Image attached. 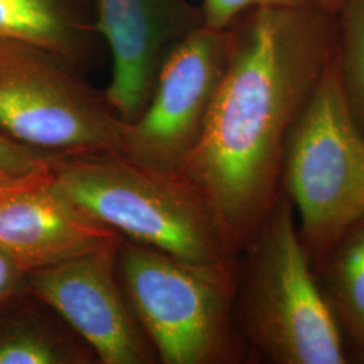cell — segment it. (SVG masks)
<instances>
[{
  "label": "cell",
  "mask_w": 364,
  "mask_h": 364,
  "mask_svg": "<svg viewBox=\"0 0 364 364\" xmlns=\"http://www.w3.org/2000/svg\"><path fill=\"white\" fill-rule=\"evenodd\" d=\"M326 16L321 9H259L228 27V63L180 174L234 257L278 200L290 134L336 50Z\"/></svg>",
  "instance_id": "cell-1"
},
{
  "label": "cell",
  "mask_w": 364,
  "mask_h": 364,
  "mask_svg": "<svg viewBox=\"0 0 364 364\" xmlns=\"http://www.w3.org/2000/svg\"><path fill=\"white\" fill-rule=\"evenodd\" d=\"M53 183L77 207L130 242L180 259H234L210 209L180 173L123 154L58 156Z\"/></svg>",
  "instance_id": "cell-2"
},
{
  "label": "cell",
  "mask_w": 364,
  "mask_h": 364,
  "mask_svg": "<svg viewBox=\"0 0 364 364\" xmlns=\"http://www.w3.org/2000/svg\"><path fill=\"white\" fill-rule=\"evenodd\" d=\"M246 248L242 323L257 350L278 364L348 363L343 326L282 191Z\"/></svg>",
  "instance_id": "cell-3"
},
{
  "label": "cell",
  "mask_w": 364,
  "mask_h": 364,
  "mask_svg": "<svg viewBox=\"0 0 364 364\" xmlns=\"http://www.w3.org/2000/svg\"><path fill=\"white\" fill-rule=\"evenodd\" d=\"M281 191L297 213L317 273L338 240L364 220V134L347 100L338 49L290 134Z\"/></svg>",
  "instance_id": "cell-4"
},
{
  "label": "cell",
  "mask_w": 364,
  "mask_h": 364,
  "mask_svg": "<svg viewBox=\"0 0 364 364\" xmlns=\"http://www.w3.org/2000/svg\"><path fill=\"white\" fill-rule=\"evenodd\" d=\"M234 262H189L122 239L117 277L162 363H227L237 358Z\"/></svg>",
  "instance_id": "cell-5"
},
{
  "label": "cell",
  "mask_w": 364,
  "mask_h": 364,
  "mask_svg": "<svg viewBox=\"0 0 364 364\" xmlns=\"http://www.w3.org/2000/svg\"><path fill=\"white\" fill-rule=\"evenodd\" d=\"M80 66L0 39V134L52 156L122 154L126 122Z\"/></svg>",
  "instance_id": "cell-6"
},
{
  "label": "cell",
  "mask_w": 364,
  "mask_h": 364,
  "mask_svg": "<svg viewBox=\"0 0 364 364\" xmlns=\"http://www.w3.org/2000/svg\"><path fill=\"white\" fill-rule=\"evenodd\" d=\"M231 48L230 30L196 27L165 54L142 114L126 122L122 154L180 173L204 130Z\"/></svg>",
  "instance_id": "cell-7"
},
{
  "label": "cell",
  "mask_w": 364,
  "mask_h": 364,
  "mask_svg": "<svg viewBox=\"0 0 364 364\" xmlns=\"http://www.w3.org/2000/svg\"><path fill=\"white\" fill-rule=\"evenodd\" d=\"M122 239L76 259L28 272L25 293L58 314L99 363H153L154 350L117 277Z\"/></svg>",
  "instance_id": "cell-8"
},
{
  "label": "cell",
  "mask_w": 364,
  "mask_h": 364,
  "mask_svg": "<svg viewBox=\"0 0 364 364\" xmlns=\"http://www.w3.org/2000/svg\"><path fill=\"white\" fill-rule=\"evenodd\" d=\"M201 25L191 0H97V26L112 57L105 97L124 122L142 114L171 45Z\"/></svg>",
  "instance_id": "cell-9"
},
{
  "label": "cell",
  "mask_w": 364,
  "mask_h": 364,
  "mask_svg": "<svg viewBox=\"0 0 364 364\" xmlns=\"http://www.w3.org/2000/svg\"><path fill=\"white\" fill-rule=\"evenodd\" d=\"M122 236L93 219L52 177L0 203V247L33 272L88 255Z\"/></svg>",
  "instance_id": "cell-10"
},
{
  "label": "cell",
  "mask_w": 364,
  "mask_h": 364,
  "mask_svg": "<svg viewBox=\"0 0 364 364\" xmlns=\"http://www.w3.org/2000/svg\"><path fill=\"white\" fill-rule=\"evenodd\" d=\"M0 39L57 53L85 69L105 46L97 26V0H0Z\"/></svg>",
  "instance_id": "cell-11"
},
{
  "label": "cell",
  "mask_w": 364,
  "mask_h": 364,
  "mask_svg": "<svg viewBox=\"0 0 364 364\" xmlns=\"http://www.w3.org/2000/svg\"><path fill=\"white\" fill-rule=\"evenodd\" d=\"M25 294V293H23ZM21 294L0 311V364H91L95 352L50 308Z\"/></svg>",
  "instance_id": "cell-12"
},
{
  "label": "cell",
  "mask_w": 364,
  "mask_h": 364,
  "mask_svg": "<svg viewBox=\"0 0 364 364\" xmlns=\"http://www.w3.org/2000/svg\"><path fill=\"white\" fill-rule=\"evenodd\" d=\"M343 331L350 335L358 358L364 356V220L332 248L317 270Z\"/></svg>",
  "instance_id": "cell-13"
},
{
  "label": "cell",
  "mask_w": 364,
  "mask_h": 364,
  "mask_svg": "<svg viewBox=\"0 0 364 364\" xmlns=\"http://www.w3.org/2000/svg\"><path fill=\"white\" fill-rule=\"evenodd\" d=\"M338 65L352 115L364 134V0H346Z\"/></svg>",
  "instance_id": "cell-14"
},
{
  "label": "cell",
  "mask_w": 364,
  "mask_h": 364,
  "mask_svg": "<svg viewBox=\"0 0 364 364\" xmlns=\"http://www.w3.org/2000/svg\"><path fill=\"white\" fill-rule=\"evenodd\" d=\"M259 9H320L318 0H203V25L225 30L243 14Z\"/></svg>",
  "instance_id": "cell-15"
},
{
  "label": "cell",
  "mask_w": 364,
  "mask_h": 364,
  "mask_svg": "<svg viewBox=\"0 0 364 364\" xmlns=\"http://www.w3.org/2000/svg\"><path fill=\"white\" fill-rule=\"evenodd\" d=\"M58 156L16 144L0 134V171L28 173L49 168Z\"/></svg>",
  "instance_id": "cell-16"
},
{
  "label": "cell",
  "mask_w": 364,
  "mask_h": 364,
  "mask_svg": "<svg viewBox=\"0 0 364 364\" xmlns=\"http://www.w3.org/2000/svg\"><path fill=\"white\" fill-rule=\"evenodd\" d=\"M26 273L0 247V311L25 293Z\"/></svg>",
  "instance_id": "cell-17"
},
{
  "label": "cell",
  "mask_w": 364,
  "mask_h": 364,
  "mask_svg": "<svg viewBox=\"0 0 364 364\" xmlns=\"http://www.w3.org/2000/svg\"><path fill=\"white\" fill-rule=\"evenodd\" d=\"M53 165V164H52ZM52 165L28 173L0 171V203L22 191L34 188L52 177Z\"/></svg>",
  "instance_id": "cell-18"
},
{
  "label": "cell",
  "mask_w": 364,
  "mask_h": 364,
  "mask_svg": "<svg viewBox=\"0 0 364 364\" xmlns=\"http://www.w3.org/2000/svg\"><path fill=\"white\" fill-rule=\"evenodd\" d=\"M344 1L346 0H318V6L324 13L331 16V15H336L340 13Z\"/></svg>",
  "instance_id": "cell-19"
},
{
  "label": "cell",
  "mask_w": 364,
  "mask_h": 364,
  "mask_svg": "<svg viewBox=\"0 0 364 364\" xmlns=\"http://www.w3.org/2000/svg\"><path fill=\"white\" fill-rule=\"evenodd\" d=\"M360 360H362V362H364V356L363 358H362V359H360Z\"/></svg>",
  "instance_id": "cell-20"
}]
</instances>
